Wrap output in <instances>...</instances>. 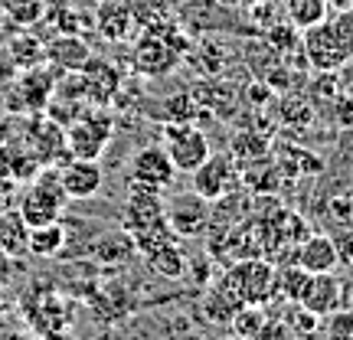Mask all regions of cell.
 Wrapping results in <instances>:
<instances>
[{"instance_id":"37","label":"cell","mask_w":353,"mask_h":340,"mask_svg":"<svg viewBox=\"0 0 353 340\" xmlns=\"http://www.w3.org/2000/svg\"><path fill=\"white\" fill-rule=\"evenodd\" d=\"M330 219H334L341 229H353V193L330 200Z\"/></svg>"},{"instance_id":"24","label":"cell","mask_w":353,"mask_h":340,"mask_svg":"<svg viewBox=\"0 0 353 340\" xmlns=\"http://www.w3.org/2000/svg\"><path fill=\"white\" fill-rule=\"evenodd\" d=\"M7 52H10V66L13 69H20V72L37 69V66L46 63V46H43L30 30H20V33L7 43Z\"/></svg>"},{"instance_id":"39","label":"cell","mask_w":353,"mask_h":340,"mask_svg":"<svg viewBox=\"0 0 353 340\" xmlns=\"http://www.w3.org/2000/svg\"><path fill=\"white\" fill-rule=\"evenodd\" d=\"M330 105H334V112H337V121H341L343 128H353V99H347V95H334L330 99Z\"/></svg>"},{"instance_id":"35","label":"cell","mask_w":353,"mask_h":340,"mask_svg":"<svg viewBox=\"0 0 353 340\" xmlns=\"http://www.w3.org/2000/svg\"><path fill=\"white\" fill-rule=\"evenodd\" d=\"M82 26H85V17H82V13H76L72 7H59V17H56L59 37H79Z\"/></svg>"},{"instance_id":"26","label":"cell","mask_w":353,"mask_h":340,"mask_svg":"<svg viewBox=\"0 0 353 340\" xmlns=\"http://www.w3.org/2000/svg\"><path fill=\"white\" fill-rule=\"evenodd\" d=\"M206 114L200 108V101L193 99V92H174L161 101V118L164 125H196V118Z\"/></svg>"},{"instance_id":"33","label":"cell","mask_w":353,"mask_h":340,"mask_svg":"<svg viewBox=\"0 0 353 340\" xmlns=\"http://www.w3.org/2000/svg\"><path fill=\"white\" fill-rule=\"evenodd\" d=\"M278 121H281V125H288V128L294 125L298 131H301V128H307L311 121H314V108H311V101L285 95L281 105H278Z\"/></svg>"},{"instance_id":"2","label":"cell","mask_w":353,"mask_h":340,"mask_svg":"<svg viewBox=\"0 0 353 340\" xmlns=\"http://www.w3.org/2000/svg\"><path fill=\"white\" fill-rule=\"evenodd\" d=\"M65 203H69V197H65L63 183H59V174L56 170H43L20 193L17 216L26 223V229H37V226H46V223H59Z\"/></svg>"},{"instance_id":"19","label":"cell","mask_w":353,"mask_h":340,"mask_svg":"<svg viewBox=\"0 0 353 340\" xmlns=\"http://www.w3.org/2000/svg\"><path fill=\"white\" fill-rule=\"evenodd\" d=\"M37 174H39V161L33 157L30 148H23V144H0V177L3 180L30 183Z\"/></svg>"},{"instance_id":"5","label":"cell","mask_w":353,"mask_h":340,"mask_svg":"<svg viewBox=\"0 0 353 340\" xmlns=\"http://www.w3.org/2000/svg\"><path fill=\"white\" fill-rule=\"evenodd\" d=\"M301 52H304V63L311 66L314 72H341L343 66L350 63V52L343 50L330 17L324 23L301 30Z\"/></svg>"},{"instance_id":"23","label":"cell","mask_w":353,"mask_h":340,"mask_svg":"<svg viewBox=\"0 0 353 340\" xmlns=\"http://www.w3.org/2000/svg\"><path fill=\"white\" fill-rule=\"evenodd\" d=\"M65 249V226L63 223H46L26 232V252L37 259H56Z\"/></svg>"},{"instance_id":"12","label":"cell","mask_w":353,"mask_h":340,"mask_svg":"<svg viewBox=\"0 0 353 340\" xmlns=\"http://www.w3.org/2000/svg\"><path fill=\"white\" fill-rule=\"evenodd\" d=\"M59 174V183H63L65 197L69 200H88V197H95L105 183V174H101V164L99 161H65L63 170H56Z\"/></svg>"},{"instance_id":"21","label":"cell","mask_w":353,"mask_h":340,"mask_svg":"<svg viewBox=\"0 0 353 340\" xmlns=\"http://www.w3.org/2000/svg\"><path fill=\"white\" fill-rule=\"evenodd\" d=\"M141 259L148 262V268H151L154 275H161V278H183L187 275V255L180 249V239L164 242V246L151 249V252L141 255Z\"/></svg>"},{"instance_id":"13","label":"cell","mask_w":353,"mask_h":340,"mask_svg":"<svg viewBox=\"0 0 353 340\" xmlns=\"http://www.w3.org/2000/svg\"><path fill=\"white\" fill-rule=\"evenodd\" d=\"M294 265H301L307 275H327L337 268V249H334V239L324 236V232H311L304 236L298 246H294Z\"/></svg>"},{"instance_id":"30","label":"cell","mask_w":353,"mask_h":340,"mask_svg":"<svg viewBox=\"0 0 353 340\" xmlns=\"http://www.w3.org/2000/svg\"><path fill=\"white\" fill-rule=\"evenodd\" d=\"M265 321H268V314H265L259 304H239L236 314L229 317V324L236 330V340H259Z\"/></svg>"},{"instance_id":"44","label":"cell","mask_w":353,"mask_h":340,"mask_svg":"<svg viewBox=\"0 0 353 340\" xmlns=\"http://www.w3.org/2000/svg\"><path fill=\"white\" fill-rule=\"evenodd\" d=\"M95 3H108V0H95ZM118 3H134V0H118Z\"/></svg>"},{"instance_id":"25","label":"cell","mask_w":353,"mask_h":340,"mask_svg":"<svg viewBox=\"0 0 353 340\" xmlns=\"http://www.w3.org/2000/svg\"><path fill=\"white\" fill-rule=\"evenodd\" d=\"M281 10H285V20H288L298 33L307 30V26L324 23L330 17L327 0H281Z\"/></svg>"},{"instance_id":"41","label":"cell","mask_w":353,"mask_h":340,"mask_svg":"<svg viewBox=\"0 0 353 340\" xmlns=\"http://www.w3.org/2000/svg\"><path fill=\"white\" fill-rule=\"evenodd\" d=\"M229 7H255V3H262V0H226Z\"/></svg>"},{"instance_id":"47","label":"cell","mask_w":353,"mask_h":340,"mask_svg":"<svg viewBox=\"0 0 353 340\" xmlns=\"http://www.w3.org/2000/svg\"><path fill=\"white\" fill-rule=\"evenodd\" d=\"M99 340H108V337H99Z\"/></svg>"},{"instance_id":"28","label":"cell","mask_w":353,"mask_h":340,"mask_svg":"<svg viewBox=\"0 0 353 340\" xmlns=\"http://www.w3.org/2000/svg\"><path fill=\"white\" fill-rule=\"evenodd\" d=\"M275 164H278V170H281V177H288V174H294V177H301V174H317V170L324 167L311 151L291 148V144H281V148H278Z\"/></svg>"},{"instance_id":"38","label":"cell","mask_w":353,"mask_h":340,"mask_svg":"<svg viewBox=\"0 0 353 340\" xmlns=\"http://www.w3.org/2000/svg\"><path fill=\"white\" fill-rule=\"evenodd\" d=\"M334 239V249H337V262L341 265H350L353 268V229H341Z\"/></svg>"},{"instance_id":"10","label":"cell","mask_w":353,"mask_h":340,"mask_svg":"<svg viewBox=\"0 0 353 340\" xmlns=\"http://www.w3.org/2000/svg\"><path fill=\"white\" fill-rule=\"evenodd\" d=\"M193 99L200 101L203 112L216 114V118H223V121H232L236 112H239V105H242V88L223 76H206L196 82Z\"/></svg>"},{"instance_id":"31","label":"cell","mask_w":353,"mask_h":340,"mask_svg":"<svg viewBox=\"0 0 353 340\" xmlns=\"http://www.w3.org/2000/svg\"><path fill=\"white\" fill-rule=\"evenodd\" d=\"M26 223L17 213L7 210V216H0V252L7 255H23L26 252Z\"/></svg>"},{"instance_id":"49","label":"cell","mask_w":353,"mask_h":340,"mask_svg":"<svg viewBox=\"0 0 353 340\" xmlns=\"http://www.w3.org/2000/svg\"><path fill=\"white\" fill-rule=\"evenodd\" d=\"M0 37H3V30H0Z\"/></svg>"},{"instance_id":"27","label":"cell","mask_w":353,"mask_h":340,"mask_svg":"<svg viewBox=\"0 0 353 340\" xmlns=\"http://www.w3.org/2000/svg\"><path fill=\"white\" fill-rule=\"evenodd\" d=\"M281 170H278L275 161H262V164L242 167V187L249 193H259V197H268V193H278L281 187Z\"/></svg>"},{"instance_id":"8","label":"cell","mask_w":353,"mask_h":340,"mask_svg":"<svg viewBox=\"0 0 353 340\" xmlns=\"http://www.w3.org/2000/svg\"><path fill=\"white\" fill-rule=\"evenodd\" d=\"M180 63H183V50H176L174 43H167L164 37H154V33H144L131 52V66L144 79H164Z\"/></svg>"},{"instance_id":"4","label":"cell","mask_w":353,"mask_h":340,"mask_svg":"<svg viewBox=\"0 0 353 340\" xmlns=\"http://www.w3.org/2000/svg\"><path fill=\"white\" fill-rule=\"evenodd\" d=\"M161 148L174 161L176 174H193L213 154L210 138L200 125H164L161 128Z\"/></svg>"},{"instance_id":"3","label":"cell","mask_w":353,"mask_h":340,"mask_svg":"<svg viewBox=\"0 0 353 340\" xmlns=\"http://www.w3.org/2000/svg\"><path fill=\"white\" fill-rule=\"evenodd\" d=\"M112 134H114V121L101 105L79 112L76 121L65 125V148H69V157L99 161L101 154H105V148H108Z\"/></svg>"},{"instance_id":"42","label":"cell","mask_w":353,"mask_h":340,"mask_svg":"<svg viewBox=\"0 0 353 340\" xmlns=\"http://www.w3.org/2000/svg\"><path fill=\"white\" fill-rule=\"evenodd\" d=\"M46 340H72L69 334H63V330H52V334H43Z\"/></svg>"},{"instance_id":"7","label":"cell","mask_w":353,"mask_h":340,"mask_svg":"<svg viewBox=\"0 0 353 340\" xmlns=\"http://www.w3.org/2000/svg\"><path fill=\"white\" fill-rule=\"evenodd\" d=\"M210 210L213 203L203 200L200 193H176L164 203V216H167V226L174 229L176 239H196L210 229Z\"/></svg>"},{"instance_id":"18","label":"cell","mask_w":353,"mask_h":340,"mask_svg":"<svg viewBox=\"0 0 353 340\" xmlns=\"http://www.w3.org/2000/svg\"><path fill=\"white\" fill-rule=\"evenodd\" d=\"M229 157L236 161L239 167H252V164H262L272 157V138L255 131V128H242L232 134L229 141Z\"/></svg>"},{"instance_id":"16","label":"cell","mask_w":353,"mask_h":340,"mask_svg":"<svg viewBox=\"0 0 353 340\" xmlns=\"http://www.w3.org/2000/svg\"><path fill=\"white\" fill-rule=\"evenodd\" d=\"M52 92H56V72L46 69V63L37 66V69H26L23 79L17 82V99L23 101L26 108L33 112V108H46L52 99Z\"/></svg>"},{"instance_id":"11","label":"cell","mask_w":353,"mask_h":340,"mask_svg":"<svg viewBox=\"0 0 353 340\" xmlns=\"http://www.w3.org/2000/svg\"><path fill=\"white\" fill-rule=\"evenodd\" d=\"M157 223H167L164 197H161L157 190L131 183V197H128L125 213H121V226H125L128 232H141V229L157 226Z\"/></svg>"},{"instance_id":"6","label":"cell","mask_w":353,"mask_h":340,"mask_svg":"<svg viewBox=\"0 0 353 340\" xmlns=\"http://www.w3.org/2000/svg\"><path fill=\"white\" fill-rule=\"evenodd\" d=\"M190 177H193V193H200L210 203L242 187V167L229 154H210Z\"/></svg>"},{"instance_id":"22","label":"cell","mask_w":353,"mask_h":340,"mask_svg":"<svg viewBox=\"0 0 353 340\" xmlns=\"http://www.w3.org/2000/svg\"><path fill=\"white\" fill-rule=\"evenodd\" d=\"M187 63L200 72L203 79L206 76H219L229 63V46L226 43H216V39H200L196 43V52H183Z\"/></svg>"},{"instance_id":"34","label":"cell","mask_w":353,"mask_h":340,"mask_svg":"<svg viewBox=\"0 0 353 340\" xmlns=\"http://www.w3.org/2000/svg\"><path fill=\"white\" fill-rule=\"evenodd\" d=\"M0 7L7 13V20H13L17 26H33L46 10L43 0H17V3H0Z\"/></svg>"},{"instance_id":"48","label":"cell","mask_w":353,"mask_h":340,"mask_svg":"<svg viewBox=\"0 0 353 340\" xmlns=\"http://www.w3.org/2000/svg\"><path fill=\"white\" fill-rule=\"evenodd\" d=\"M226 340H236V337H226Z\"/></svg>"},{"instance_id":"17","label":"cell","mask_w":353,"mask_h":340,"mask_svg":"<svg viewBox=\"0 0 353 340\" xmlns=\"http://www.w3.org/2000/svg\"><path fill=\"white\" fill-rule=\"evenodd\" d=\"M298 304L307 308V311L317 317L330 314L334 308H341V281L334 278V272H327V275H311Z\"/></svg>"},{"instance_id":"20","label":"cell","mask_w":353,"mask_h":340,"mask_svg":"<svg viewBox=\"0 0 353 340\" xmlns=\"http://www.w3.org/2000/svg\"><path fill=\"white\" fill-rule=\"evenodd\" d=\"M92 59V50L79 37H59L46 46V63L59 72H79Z\"/></svg>"},{"instance_id":"29","label":"cell","mask_w":353,"mask_h":340,"mask_svg":"<svg viewBox=\"0 0 353 340\" xmlns=\"http://www.w3.org/2000/svg\"><path fill=\"white\" fill-rule=\"evenodd\" d=\"M307 272H304L301 265H294V262H285V268H278L275 272V294H281L285 301L291 304H298L301 301V294L304 288H307Z\"/></svg>"},{"instance_id":"46","label":"cell","mask_w":353,"mask_h":340,"mask_svg":"<svg viewBox=\"0 0 353 340\" xmlns=\"http://www.w3.org/2000/svg\"><path fill=\"white\" fill-rule=\"evenodd\" d=\"M0 3H17V0H0Z\"/></svg>"},{"instance_id":"1","label":"cell","mask_w":353,"mask_h":340,"mask_svg":"<svg viewBox=\"0 0 353 340\" xmlns=\"http://www.w3.org/2000/svg\"><path fill=\"white\" fill-rule=\"evenodd\" d=\"M219 288L226 291L236 304H265L275 298V265L268 259H239L226 265V275L219 281Z\"/></svg>"},{"instance_id":"36","label":"cell","mask_w":353,"mask_h":340,"mask_svg":"<svg viewBox=\"0 0 353 340\" xmlns=\"http://www.w3.org/2000/svg\"><path fill=\"white\" fill-rule=\"evenodd\" d=\"M330 23H334V30H337L343 50L350 52V59H353V7H347V10H341V13H334V17H330Z\"/></svg>"},{"instance_id":"45","label":"cell","mask_w":353,"mask_h":340,"mask_svg":"<svg viewBox=\"0 0 353 340\" xmlns=\"http://www.w3.org/2000/svg\"><path fill=\"white\" fill-rule=\"evenodd\" d=\"M7 340H30V337H7Z\"/></svg>"},{"instance_id":"9","label":"cell","mask_w":353,"mask_h":340,"mask_svg":"<svg viewBox=\"0 0 353 340\" xmlns=\"http://www.w3.org/2000/svg\"><path fill=\"white\" fill-rule=\"evenodd\" d=\"M174 177L176 167L161 144H144V148L131 154V183H141V187L164 193L174 183Z\"/></svg>"},{"instance_id":"15","label":"cell","mask_w":353,"mask_h":340,"mask_svg":"<svg viewBox=\"0 0 353 340\" xmlns=\"http://www.w3.org/2000/svg\"><path fill=\"white\" fill-rule=\"evenodd\" d=\"M134 239H131V232L125 226L121 229H112V232H101L99 239L92 242V259L99 265H114V268H121V265L134 262Z\"/></svg>"},{"instance_id":"40","label":"cell","mask_w":353,"mask_h":340,"mask_svg":"<svg viewBox=\"0 0 353 340\" xmlns=\"http://www.w3.org/2000/svg\"><path fill=\"white\" fill-rule=\"evenodd\" d=\"M347 7H353V0H327L330 13H341V10H347Z\"/></svg>"},{"instance_id":"14","label":"cell","mask_w":353,"mask_h":340,"mask_svg":"<svg viewBox=\"0 0 353 340\" xmlns=\"http://www.w3.org/2000/svg\"><path fill=\"white\" fill-rule=\"evenodd\" d=\"M134 7L131 3H118V0H108V3H95V30L108 43H125L131 33H134Z\"/></svg>"},{"instance_id":"43","label":"cell","mask_w":353,"mask_h":340,"mask_svg":"<svg viewBox=\"0 0 353 340\" xmlns=\"http://www.w3.org/2000/svg\"><path fill=\"white\" fill-rule=\"evenodd\" d=\"M10 69H13V66L7 63V56H3V59H0V76H10Z\"/></svg>"},{"instance_id":"32","label":"cell","mask_w":353,"mask_h":340,"mask_svg":"<svg viewBox=\"0 0 353 340\" xmlns=\"http://www.w3.org/2000/svg\"><path fill=\"white\" fill-rule=\"evenodd\" d=\"M321 340H353V308H334L321 317Z\"/></svg>"}]
</instances>
